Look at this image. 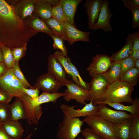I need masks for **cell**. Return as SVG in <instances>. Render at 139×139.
Listing matches in <instances>:
<instances>
[{
  "label": "cell",
  "mask_w": 139,
  "mask_h": 139,
  "mask_svg": "<svg viewBox=\"0 0 139 139\" xmlns=\"http://www.w3.org/2000/svg\"><path fill=\"white\" fill-rule=\"evenodd\" d=\"M38 32L31 28L15 13L13 6L0 0V43L9 48L27 44Z\"/></svg>",
  "instance_id": "1"
},
{
  "label": "cell",
  "mask_w": 139,
  "mask_h": 139,
  "mask_svg": "<svg viewBox=\"0 0 139 139\" xmlns=\"http://www.w3.org/2000/svg\"><path fill=\"white\" fill-rule=\"evenodd\" d=\"M134 86L133 85L117 80L109 84L100 101H108L132 104L134 100L131 97V94Z\"/></svg>",
  "instance_id": "2"
},
{
  "label": "cell",
  "mask_w": 139,
  "mask_h": 139,
  "mask_svg": "<svg viewBox=\"0 0 139 139\" xmlns=\"http://www.w3.org/2000/svg\"><path fill=\"white\" fill-rule=\"evenodd\" d=\"M94 132L105 139H117L113 124L96 115L86 117L82 120Z\"/></svg>",
  "instance_id": "3"
},
{
  "label": "cell",
  "mask_w": 139,
  "mask_h": 139,
  "mask_svg": "<svg viewBox=\"0 0 139 139\" xmlns=\"http://www.w3.org/2000/svg\"><path fill=\"white\" fill-rule=\"evenodd\" d=\"M83 123L79 117L72 118L64 115L58 126V139H75L81 132Z\"/></svg>",
  "instance_id": "4"
},
{
  "label": "cell",
  "mask_w": 139,
  "mask_h": 139,
  "mask_svg": "<svg viewBox=\"0 0 139 139\" xmlns=\"http://www.w3.org/2000/svg\"><path fill=\"white\" fill-rule=\"evenodd\" d=\"M23 87H25L15 76L12 68L8 69L0 77V89L14 97L19 98L23 93L22 91Z\"/></svg>",
  "instance_id": "5"
},
{
  "label": "cell",
  "mask_w": 139,
  "mask_h": 139,
  "mask_svg": "<svg viewBox=\"0 0 139 139\" xmlns=\"http://www.w3.org/2000/svg\"><path fill=\"white\" fill-rule=\"evenodd\" d=\"M109 85L102 74L92 77L91 81L88 83L89 101L96 106L97 103L101 101Z\"/></svg>",
  "instance_id": "6"
},
{
  "label": "cell",
  "mask_w": 139,
  "mask_h": 139,
  "mask_svg": "<svg viewBox=\"0 0 139 139\" xmlns=\"http://www.w3.org/2000/svg\"><path fill=\"white\" fill-rule=\"evenodd\" d=\"M97 106V111L95 115L112 124L134 117L131 114L125 111L112 110L108 107L105 104H99Z\"/></svg>",
  "instance_id": "7"
},
{
  "label": "cell",
  "mask_w": 139,
  "mask_h": 139,
  "mask_svg": "<svg viewBox=\"0 0 139 139\" xmlns=\"http://www.w3.org/2000/svg\"><path fill=\"white\" fill-rule=\"evenodd\" d=\"M92 60L87 68L89 74L92 77L106 72L113 62L110 57L102 54L96 55L92 57Z\"/></svg>",
  "instance_id": "8"
},
{
  "label": "cell",
  "mask_w": 139,
  "mask_h": 139,
  "mask_svg": "<svg viewBox=\"0 0 139 139\" xmlns=\"http://www.w3.org/2000/svg\"><path fill=\"white\" fill-rule=\"evenodd\" d=\"M64 86L53 75L47 72L37 78L32 88H37L42 90L43 92L53 93L58 92Z\"/></svg>",
  "instance_id": "9"
},
{
  "label": "cell",
  "mask_w": 139,
  "mask_h": 139,
  "mask_svg": "<svg viewBox=\"0 0 139 139\" xmlns=\"http://www.w3.org/2000/svg\"><path fill=\"white\" fill-rule=\"evenodd\" d=\"M109 1L103 0L100 13L93 30L101 29L105 32H111L113 29L110 24V20L113 15L109 8Z\"/></svg>",
  "instance_id": "10"
},
{
  "label": "cell",
  "mask_w": 139,
  "mask_h": 139,
  "mask_svg": "<svg viewBox=\"0 0 139 139\" xmlns=\"http://www.w3.org/2000/svg\"><path fill=\"white\" fill-rule=\"evenodd\" d=\"M65 86L67 89L64 90L65 95L63 96L65 101L68 102L74 99L80 104L85 105L86 101H89L87 90L81 88L73 82Z\"/></svg>",
  "instance_id": "11"
},
{
  "label": "cell",
  "mask_w": 139,
  "mask_h": 139,
  "mask_svg": "<svg viewBox=\"0 0 139 139\" xmlns=\"http://www.w3.org/2000/svg\"><path fill=\"white\" fill-rule=\"evenodd\" d=\"M76 106H70L66 104H62L60 108L64 115L72 118H76L80 117L88 116L95 115L97 111V106L94 105L90 102L85 105L83 108L80 109L76 110L74 109Z\"/></svg>",
  "instance_id": "12"
},
{
  "label": "cell",
  "mask_w": 139,
  "mask_h": 139,
  "mask_svg": "<svg viewBox=\"0 0 139 139\" xmlns=\"http://www.w3.org/2000/svg\"><path fill=\"white\" fill-rule=\"evenodd\" d=\"M48 72L53 75L64 86L73 82L68 79L67 74L56 58L52 54L48 59Z\"/></svg>",
  "instance_id": "13"
},
{
  "label": "cell",
  "mask_w": 139,
  "mask_h": 139,
  "mask_svg": "<svg viewBox=\"0 0 139 139\" xmlns=\"http://www.w3.org/2000/svg\"><path fill=\"white\" fill-rule=\"evenodd\" d=\"M19 98L22 101L26 112L27 121L29 124H37L42 113L40 106H36L31 102L30 97L23 93Z\"/></svg>",
  "instance_id": "14"
},
{
  "label": "cell",
  "mask_w": 139,
  "mask_h": 139,
  "mask_svg": "<svg viewBox=\"0 0 139 139\" xmlns=\"http://www.w3.org/2000/svg\"><path fill=\"white\" fill-rule=\"evenodd\" d=\"M103 0H87L84 7L88 16V25L93 30L97 20Z\"/></svg>",
  "instance_id": "15"
},
{
  "label": "cell",
  "mask_w": 139,
  "mask_h": 139,
  "mask_svg": "<svg viewBox=\"0 0 139 139\" xmlns=\"http://www.w3.org/2000/svg\"><path fill=\"white\" fill-rule=\"evenodd\" d=\"M64 24L66 30V41L70 45L79 41L84 42L90 41V32L80 31L69 23H65Z\"/></svg>",
  "instance_id": "16"
},
{
  "label": "cell",
  "mask_w": 139,
  "mask_h": 139,
  "mask_svg": "<svg viewBox=\"0 0 139 139\" xmlns=\"http://www.w3.org/2000/svg\"><path fill=\"white\" fill-rule=\"evenodd\" d=\"M26 24L34 30L46 33L49 35L54 34L52 30L34 12L24 20Z\"/></svg>",
  "instance_id": "17"
},
{
  "label": "cell",
  "mask_w": 139,
  "mask_h": 139,
  "mask_svg": "<svg viewBox=\"0 0 139 139\" xmlns=\"http://www.w3.org/2000/svg\"><path fill=\"white\" fill-rule=\"evenodd\" d=\"M12 6L17 15L24 20L34 12V0H18Z\"/></svg>",
  "instance_id": "18"
},
{
  "label": "cell",
  "mask_w": 139,
  "mask_h": 139,
  "mask_svg": "<svg viewBox=\"0 0 139 139\" xmlns=\"http://www.w3.org/2000/svg\"><path fill=\"white\" fill-rule=\"evenodd\" d=\"M82 0H60L64 14L70 24L74 26V17L79 5Z\"/></svg>",
  "instance_id": "19"
},
{
  "label": "cell",
  "mask_w": 139,
  "mask_h": 139,
  "mask_svg": "<svg viewBox=\"0 0 139 139\" xmlns=\"http://www.w3.org/2000/svg\"><path fill=\"white\" fill-rule=\"evenodd\" d=\"M100 103L108 105L117 110L127 111L134 116L139 115V99L136 97L131 105L126 106L118 102H113L108 101L98 102L96 105Z\"/></svg>",
  "instance_id": "20"
},
{
  "label": "cell",
  "mask_w": 139,
  "mask_h": 139,
  "mask_svg": "<svg viewBox=\"0 0 139 139\" xmlns=\"http://www.w3.org/2000/svg\"><path fill=\"white\" fill-rule=\"evenodd\" d=\"M133 117L112 124L117 139H131L129 129Z\"/></svg>",
  "instance_id": "21"
},
{
  "label": "cell",
  "mask_w": 139,
  "mask_h": 139,
  "mask_svg": "<svg viewBox=\"0 0 139 139\" xmlns=\"http://www.w3.org/2000/svg\"><path fill=\"white\" fill-rule=\"evenodd\" d=\"M5 132L14 139H20L22 136L24 130L20 122L11 120L2 124Z\"/></svg>",
  "instance_id": "22"
},
{
  "label": "cell",
  "mask_w": 139,
  "mask_h": 139,
  "mask_svg": "<svg viewBox=\"0 0 139 139\" xmlns=\"http://www.w3.org/2000/svg\"><path fill=\"white\" fill-rule=\"evenodd\" d=\"M34 12L42 20L51 17L52 6L47 0H34Z\"/></svg>",
  "instance_id": "23"
},
{
  "label": "cell",
  "mask_w": 139,
  "mask_h": 139,
  "mask_svg": "<svg viewBox=\"0 0 139 139\" xmlns=\"http://www.w3.org/2000/svg\"><path fill=\"white\" fill-rule=\"evenodd\" d=\"M11 119L18 121L27 119V116L24 104L20 98L16 97L15 101L10 105Z\"/></svg>",
  "instance_id": "24"
},
{
  "label": "cell",
  "mask_w": 139,
  "mask_h": 139,
  "mask_svg": "<svg viewBox=\"0 0 139 139\" xmlns=\"http://www.w3.org/2000/svg\"><path fill=\"white\" fill-rule=\"evenodd\" d=\"M132 41L130 34L126 39V43L120 50L114 53L111 57L113 62H118L121 60L131 57L133 53Z\"/></svg>",
  "instance_id": "25"
},
{
  "label": "cell",
  "mask_w": 139,
  "mask_h": 139,
  "mask_svg": "<svg viewBox=\"0 0 139 139\" xmlns=\"http://www.w3.org/2000/svg\"><path fill=\"white\" fill-rule=\"evenodd\" d=\"M44 21L54 35L60 37L64 41H66V32L64 23H62L53 17Z\"/></svg>",
  "instance_id": "26"
},
{
  "label": "cell",
  "mask_w": 139,
  "mask_h": 139,
  "mask_svg": "<svg viewBox=\"0 0 139 139\" xmlns=\"http://www.w3.org/2000/svg\"><path fill=\"white\" fill-rule=\"evenodd\" d=\"M64 93L57 92L53 93L43 92L36 98L32 99L30 98L32 103L36 106H38L44 103L50 102L55 103L59 97L63 96Z\"/></svg>",
  "instance_id": "27"
},
{
  "label": "cell",
  "mask_w": 139,
  "mask_h": 139,
  "mask_svg": "<svg viewBox=\"0 0 139 139\" xmlns=\"http://www.w3.org/2000/svg\"><path fill=\"white\" fill-rule=\"evenodd\" d=\"M53 55L61 64L67 74L70 76L75 83L81 88L78 79L73 72L71 65L67 57L58 50L53 53Z\"/></svg>",
  "instance_id": "28"
},
{
  "label": "cell",
  "mask_w": 139,
  "mask_h": 139,
  "mask_svg": "<svg viewBox=\"0 0 139 139\" xmlns=\"http://www.w3.org/2000/svg\"><path fill=\"white\" fill-rule=\"evenodd\" d=\"M121 71L119 62H113L109 69L102 75L109 84L120 77Z\"/></svg>",
  "instance_id": "29"
},
{
  "label": "cell",
  "mask_w": 139,
  "mask_h": 139,
  "mask_svg": "<svg viewBox=\"0 0 139 139\" xmlns=\"http://www.w3.org/2000/svg\"><path fill=\"white\" fill-rule=\"evenodd\" d=\"M139 76V70L134 67L127 72L118 80L135 86L138 83Z\"/></svg>",
  "instance_id": "30"
},
{
  "label": "cell",
  "mask_w": 139,
  "mask_h": 139,
  "mask_svg": "<svg viewBox=\"0 0 139 139\" xmlns=\"http://www.w3.org/2000/svg\"><path fill=\"white\" fill-rule=\"evenodd\" d=\"M0 47L2 52L4 62L8 69L12 68L15 62L11 50L8 47L0 43Z\"/></svg>",
  "instance_id": "31"
},
{
  "label": "cell",
  "mask_w": 139,
  "mask_h": 139,
  "mask_svg": "<svg viewBox=\"0 0 139 139\" xmlns=\"http://www.w3.org/2000/svg\"><path fill=\"white\" fill-rule=\"evenodd\" d=\"M49 35L51 37L53 41V49L55 50H59L66 57H68V50L64 44L63 39L54 34Z\"/></svg>",
  "instance_id": "32"
},
{
  "label": "cell",
  "mask_w": 139,
  "mask_h": 139,
  "mask_svg": "<svg viewBox=\"0 0 139 139\" xmlns=\"http://www.w3.org/2000/svg\"><path fill=\"white\" fill-rule=\"evenodd\" d=\"M129 134L131 139H139V115L133 117L130 128Z\"/></svg>",
  "instance_id": "33"
},
{
  "label": "cell",
  "mask_w": 139,
  "mask_h": 139,
  "mask_svg": "<svg viewBox=\"0 0 139 139\" xmlns=\"http://www.w3.org/2000/svg\"><path fill=\"white\" fill-rule=\"evenodd\" d=\"M19 62H16L12 67L14 73L16 77L23 84L24 86L27 88H32L31 86L27 81L24 74L21 71L19 65Z\"/></svg>",
  "instance_id": "34"
},
{
  "label": "cell",
  "mask_w": 139,
  "mask_h": 139,
  "mask_svg": "<svg viewBox=\"0 0 139 139\" xmlns=\"http://www.w3.org/2000/svg\"><path fill=\"white\" fill-rule=\"evenodd\" d=\"M0 119L2 124L11 120L10 105L0 103Z\"/></svg>",
  "instance_id": "35"
},
{
  "label": "cell",
  "mask_w": 139,
  "mask_h": 139,
  "mask_svg": "<svg viewBox=\"0 0 139 139\" xmlns=\"http://www.w3.org/2000/svg\"><path fill=\"white\" fill-rule=\"evenodd\" d=\"M121 67L120 77L128 71L134 67L135 61L131 57H129L119 62Z\"/></svg>",
  "instance_id": "36"
},
{
  "label": "cell",
  "mask_w": 139,
  "mask_h": 139,
  "mask_svg": "<svg viewBox=\"0 0 139 139\" xmlns=\"http://www.w3.org/2000/svg\"><path fill=\"white\" fill-rule=\"evenodd\" d=\"M27 44L21 47H16L11 50L15 62L19 60L25 55Z\"/></svg>",
  "instance_id": "37"
},
{
  "label": "cell",
  "mask_w": 139,
  "mask_h": 139,
  "mask_svg": "<svg viewBox=\"0 0 139 139\" xmlns=\"http://www.w3.org/2000/svg\"><path fill=\"white\" fill-rule=\"evenodd\" d=\"M66 57L68 62L71 65L73 72L74 75L78 79L80 84L81 88L84 89L88 90V83H87L83 80L77 68L72 63L70 58L68 57Z\"/></svg>",
  "instance_id": "38"
},
{
  "label": "cell",
  "mask_w": 139,
  "mask_h": 139,
  "mask_svg": "<svg viewBox=\"0 0 139 139\" xmlns=\"http://www.w3.org/2000/svg\"><path fill=\"white\" fill-rule=\"evenodd\" d=\"M132 14V25L133 28L139 27V7H127Z\"/></svg>",
  "instance_id": "39"
},
{
  "label": "cell",
  "mask_w": 139,
  "mask_h": 139,
  "mask_svg": "<svg viewBox=\"0 0 139 139\" xmlns=\"http://www.w3.org/2000/svg\"><path fill=\"white\" fill-rule=\"evenodd\" d=\"M81 132L84 139H105L97 134L90 128L86 127L81 130Z\"/></svg>",
  "instance_id": "40"
},
{
  "label": "cell",
  "mask_w": 139,
  "mask_h": 139,
  "mask_svg": "<svg viewBox=\"0 0 139 139\" xmlns=\"http://www.w3.org/2000/svg\"><path fill=\"white\" fill-rule=\"evenodd\" d=\"M23 93L32 99H35L38 96L39 90L37 88L28 89L23 87L22 89Z\"/></svg>",
  "instance_id": "41"
},
{
  "label": "cell",
  "mask_w": 139,
  "mask_h": 139,
  "mask_svg": "<svg viewBox=\"0 0 139 139\" xmlns=\"http://www.w3.org/2000/svg\"><path fill=\"white\" fill-rule=\"evenodd\" d=\"M132 41V49L139 50V30L132 34H130Z\"/></svg>",
  "instance_id": "42"
},
{
  "label": "cell",
  "mask_w": 139,
  "mask_h": 139,
  "mask_svg": "<svg viewBox=\"0 0 139 139\" xmlns=\"http://www.w3.org/2000/svg\"><path fill=\"white\" fill-rule=\"evenodd\" d=\"M13 96L0 89V103L8 104Z\"/></svg>",
  "instance_id": "43"
},
{
  "label": "cell",
  "mask_w": 139,
  "mask_h": 139,
  "mask_svg": "<svg viewBox=\"0 0 139 139\" xmlns=\"http://www.w3.org/2000/svg\"><path fill=\"white\" fill-rule=\"evenodd\" d=\"M52 12L55 13L62 17L64 20L65 23L70 24L66 17L62 7L60 4L57 6L52 7Z\"/></svg>",
  "instance_id": "44"
},
{
  "label": "cell",
  "mask_w": 139,
  "mask_h": 139,
  "mask_svg": "<svg viewBox=\"0 0 139 139\" xmlns=\"http://www.w3.org/2000/svg\"><path fill=\"white\" fill-rule=\"evenodd\" d=\"M123 6L125 7H139V0H122Z\"/></svg>",
  "instance_id": "45"
},
{
  "label": "cell",
  "mask_w": 139,
  "mask_h": 139,
  "mask_svg": "<svg viewBox=\"0 0 139 139\" xmlns=\"http://www.w3.org/2000/svg\"><path fill=\"white\" fill-rule=\"evenodd\" d=\"M2 124L0 126V139H14L10 136L5 132Z\"/></svg>",
  "instance_id": "46"
},
{
  "label": "cell",
  "mask_w": 139,
  "mask_h": 139,
  "mask_svg": "<svg viewBox=\"0 0 139 139\" xmlns=\"http://www.w3.org/2000/svg\"><path fill=\"white\" fill-rule=\"evenodd\" d=\"M8 69L4 62L0 63V77L4 75Z\"/></svg>",
  "instance_id": "47"
},
{
  "label": "cell",
  "mask_w": 139,
  "mask_h": 139,
  "mask_svg": "<svg viewBox=\"0 0 139 139\" xmlns=\"http://www.w3.org/2000/svg\"><path fill=\"white\" fill-rule=\"evenodd\" d=\"M133 53L131 57L135 61L139 59V50H134L133 49Z\"/></svg>",
  "instance_id": "48"
},
{
  "label": "cell",
  "mask_w": 139,
  "mask_h": 139,
  "mask_svg": "<svg viewBox=\"0 0 139 139\" xmlns=\"http://www.w3.org/2000/svg\"><path fill=\"white\" fill-rule=\"evenodd\" d=\"M47 1L52 7L57 6L60 4V0H47Z\"/></svg>",
  "instance_id": "49"
},
{
  "label": "cell",
  "mask_w": 139,
  "mask_h": 139,
  "mask_svg": "<svg viewBox=\"0 0 139 139\" xmlns=\"http://www.w3.org/2000/svg\"><path fill=\"white\" fill-rule=\"evenodd\" d=\"M134 67L139 70V59L135 61Z\"/></svg>",
  "instance_id": "50"
},
{
  "label": "cell",
  "mask_w": 139,
  "mask_h": 139,
  "mask_svg": "<svg viewBox=\"0 0 139 139\" xmlns=\"http://www.w3.org/2000/svg\"><path fill=\"white\" fill-rule=\"evenodd\" d=\"M1 62H4V61L2 51L0 47V63Z\"/></svg>",
  "instance_id": "51"
},
{
  "label": "cell",
  "mask_w": 139,
  "mask_h": 139,
  "mask_svg": "<svg viewBox=\"0 0 139 139\" xmlns=\"http://www.w3.org/2000/svg\"><path fill=\"white\" fill-rule=\"evenodd\" d=\"M2 123L1 121V120H0V126L1 125H2Z\"/></svg>",
  "instance_id": "52"
}]
</instances>
